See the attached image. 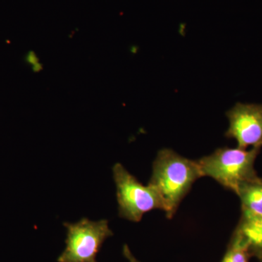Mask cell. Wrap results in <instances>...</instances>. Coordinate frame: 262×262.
Masks as SVG:
<instances>
[{"label":"cell","mask_w":262,"mask_h":262,"mask_svg":"<svg viewBox=\"0 0 262 262\" xmlns=\"http://www.w3.org/2000/svg\"><path fill=\"white\" fill-rule=\"evenodd\" d=\"M227 117L229 126L225 136L236 140L237 147H261L262 104L237 103Z\"/></svg>","instance_id":"5"},{"label":"cell","mask_w":262,"mask_h":262,"mask_svg":"<svg viewBox=\"0 0 262 262\" xmlns=\"http://www.w3.org/2000/svg\"><path fill=\"white\" fill-rule=\"evenodd\" d=\"M63 225L67 229L66 248L58 262H97L103 243L113 235L106 220L82 218L76 223L65 222Z\"/></svg>","instance_id":"4"},{"label":"cell","mask_w":262,"mask_h":262,"mask_svg":"<svg viewBox=\"0 0 262 262\" xmlns=\"http://www.w3.org/2000/svg\"><path fill=\"white\" fill-rule=\"evenodd\" d=\"M252 253L247 243L237 231H234L227 252L221 262H249Z\"/></svg>","instance_id":"8"},{"label":"cell","mask_w":262,"mask_h":262,"mask_svg":"<svg viewBox=\"0 0 262 262\" xmlns=\"http://www.w3.org/2000/svg\"><path fill=\"white\" fill-rule=\"evenodd\" d=\"M202 177L198 161L184 158L170 149L158 153L149 185L159 194L168 219L173 216L192 184Z\"/></svg>","instance_id":"1"},{"label":"cell","mask_w":262,"mask_h":262,"mask_svg":"<svg viewBox=\"0 0 262 262\" xmlns=\"http://www.w3.org/2000/svg\"><path fill=\"white\" fill-rule=\"evenodd\" d=\"M241 201L244 215H262V179L245 183L237 193Z\"/></svg>","instance_id":"6"},{"label":"cell","mask_w":262,"mask_h":262,"mask_svg":"<svg viewBox=\"0 0 262 262\" xmlns=\"http://www.w3.org/2000/svg\"><path fill=\"white\" fill-rule=\"evenodd\" d=\"M261 261L262 262V258H261Z\"/></svg>","instance_id":"10"},{"label":"cell","mask_w":262,"mask_h":262,"mask_svg":"<svg viewBox=\"0 0 262 262\" xmlns=\"http://www.w3.org/2000/svg\"><path fill=\"white\" fill-rule=\"evenodd\" d=\"M123 255L128 260L129 262H140L135 257V256H134V255L132 254L130 248H129L127 245L124 246Z\"/></svg>","instance_id":"9"},{"label":"cell","mask_w":262,"mask_h":262,"mask_svg":"<svg viewBox=\"0 0 262 262\" xmlns=\"http://www.w3.org/2000/svg\"><path fill=\"white\" fill-rule=\"evenodd\" d=\"M113 170L119 215L121 218L139 222L147 212L155 209L163 211L161 198L151 186L143 185L120 163L115 164Z\"/></svg>","instance_id":"3"},{"label":"cell","mask_w":262,"mask_h":262,"mask_svg":"<svg viewBox=\"0 0 262 262\" xmlns=\"http://www.w3.org/2000/svg\"><path fill=\"white\" fill-rule=\"evenodd\" d=\"M247 243L252 255L262 258V215H242L235 229Z\"/></svg>","instance_id":"7"},{"label":"cell","mask_w":262,"mask_h":262,"mask_svg":"<svg viewBox=\"0 0 262 262\" xmlns=\"http://www.w3.org/2000/svg\"><path fill=\"white\" fill-rule=\"evenodd\" d=\"M260 149L222 147L196 161L203 177H211L237 194L243 184L258 177L254 163Z\"/></svg>","instance_id":"2"}]
</instances>
